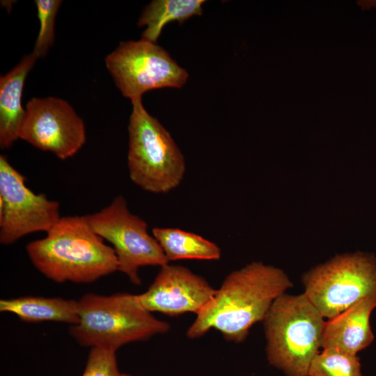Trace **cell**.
<instances>
[{
    "label": "cell",
    "instance_id": "9a60e30c",
    "mask_svg": "<svg viewBox=\"0 0 376 376\" xmlns=\"http://www.w3.org/2000/svg\"><path fill=\"white\" fill-rule=\"evenodd\" d=\"M152 235L159 244L168 261L183 259L216 260L220 248L214 242L194 233L178 228L155 227Z\"/></svg>",
    "mask_w": 376,
    "mask_h": 376
},
{
    "label": "cell",
    "instance_id": "9c48e42d",
    "mask_svg": "<svg viewBox=\"0 0 376 376\" xmlns=\"http://www.w3.org/2000/svg\"><path fill=\"white\" fill-rule=\"evenodd\" d=\"M60 219L59 203L29 189L25 177L1 155V244H11L36 232L47 233Z\"/></svg>",
    "mask_w": 376,
    "mask_h": 376
},
{
    "label": "cell",
    "instance_id": "6da1fadb",
    "mask_svg": "<svg viewBox=\"0 0 376 376\" xmlns=\"http://www.w3.org/2000/svg\"><path fill=\"white\" fill-rule=\"evenodd\" d=\"M292 286L282 269L262 262L233 271L196 314L187 336L195 339L214 329L226 340L241 343L253 324L264 321L275 299Z\"/></svg>",
    "mask_w": 376,
    "mask_h": 376
},
{
    "label": "cell",
    "instance_id": "ac0fdd59",
    "mask_svg": "<svg viewBox=\"0 0 376 376\" xmlns=\"http://www.w3.org/2000/svg\"><path fill=\"white\" fill-rule=\"evenodd\" d=\"M35 3L40 29L32 53L38 58L44 56L53 45L55 18L61 1L36 0Z\"/></svg>",
    "mask_w": 376,
    "mask_h": 376
},
{
    "label": "cell",
    "instance_id": "52a82bcc",
    "mask_svg": "<svg viewBox=\"0 0 376 376\" xmlns=\"http://www.w3.org/2000/svg\"><path fill=\"white\" fill-rule=\"evenodd\" d=\"M86 217L95 233L113 245L118 271L127 275L133 284L141 283L138 273L141 267H162L169 263L157 240L148 233L146 222L129 210L123 196Z\"/></svg>",
    "mask_w": 376,
    "mask_h": 376
},
{
    "label": "cell",
    "instance_id": "44dd1931",
    "mask_svg": "<svg viewBox=\"0 0 376 376\" xmlns=\"http://www.w3.org/2000/svg\"><path fill=\"white\" fill-rule=\"evenodd\" d=\"M120 376H132V375L125 374V373H121Z\"/></svg>",
    "mask_w": 376,
    "mask_h": 376
},
{
    "label": "cell",
    "instance_id": "e0dca14e",
    "mask_svg": "<svg viewBox=\"0 0 376 376\" xmlns=\"http://www.w3.org/2000/svg\"><path fill=\"white\" fill-rule=\"evenodd\" d=\"M308 376H363L360 359L334 350H322L313 359Z\"/></svg>",
    "mask_w": 376,
    "mask_h": 376
},
{
    "label": "cell",
    "instance_id": "7a4b0ae2",
    "mask_svg": "<svg viewBox=\"0 0 376 376\" xmlns=\"http://www.w3.org/2000/svg\"><path fill=\"white\" fill-rule=\"evenodd\" d=\"M40 240L26 246L33 266L56 283H89L118 270L113 247L91 228L86 215L61 217Z\"/></svg>",
    "mask_w": 376,
    "mask_h": 376
},
{
    "label": "cell",
    "instance_id": "30bf717a",
    "mask_svg": "<svg viewBox=\"0 0 376 376\" xmlns=\"http://www.w3.org/2000/svg\"><path fill=\"white\" fill-rule=\"evenodd\" d=\"M19 139L61 159L75 155L86 141L82 119L65 100L33 97L26 106Z\"/></svg>",
    "mask_w": 376,
    "mask_h": 376
},
{
    "label": "cell",
    "instance_id": "ba28073f",
    "mask_svg": "<svg viewBox=\"0 0 376 376\" xmlns=\"http://www.w3.org/2000/svg\"><path fill=\"white\" fill-rule=\"evenodd\" d=\"M104 61L121 93L131 101L150 90L181 88L189 77L164 49L142 38L120 42Z\"/></svg>",
    "mask_w": 376,
    "mask_h": 376
},
{
    "label": "cell",
    "instance_id": "2e32d148",
    "mask_svg": "<svg viewBox=\"0 0 376 376\" xmlns=\"http://www.w3.org/2000/svg\"><path fill=\"white\" fill-rule=\"evenodd\" d=\"M203 0H155L143 11L137 25L146 26L142 39L157 43L162 29L169 22L180 24L194 15H201Z\"/></svg>",
    "mask_w": 376,
    "mask_h": 376
},
{
    "label": "cell",
    "instance_id": "5b68a950",
    "mask_svg": "<svg viewBox=\"0 0 376 376\" xmlns=\"http://www.w3.org/2000/svg\"><path fill=\"white\" fill-rule=\"evenodd\" d=\"M131 102L127 154L130 178L147 191L167 193L182 182L185 158L170 133L146 110L141 98Z\"/></svg>",
    "mask_w": 376,
    "mask_h": 376
},
{
    "label": "cell",
    "instance_id": "5bb4252c",
    "mask_svg": "<svg viewBox=\"0 0 376 376\" xmlns=\"http://www.w3.org/2000/svg\"><path fill=\"white\" fill-rule=\"evenodd\" d=\"M0 311L12 313L32 323L53 321L74 325L79 321L78 301L61 297L24 296L1 299Z\"/></svg>",
    "mask_w": 376,
    "mask_h": 376
},
{
    "label": "cell",
    "instance_id": "7c38bea8",
    "mask_svg": "<svg viewBox=\"0 0 376 376\" xmlns=\"http://www.w3.org/2000/svg\"><path fill=\"white\" fill-rule=\"evenodd\" d=\"M376 308V297H366L325 322L322 350L357 354L374 340L370 325L371 313Z\"/></svg>",
    "mask_w": 376,
    "mask_h": 376
},
{
    "label": "cell",
    "instance_id": "277c9868",
    "mask_svg": "<svg viewBox=\"0 0 376 376\" xmlns=\"http://www.w3.org/2000/svg\"><path fill=\"white\" fill-rule=\"evenodd\" d=\"M266 355L285 376H308L322 347L324 318L304 293H283L272 304L264 321Z\"/></svg>",
    "mask_w": 376,
    "mask_h": 376
},
{
    "label": "cell",
    "instance_id": "3957f363",
    "mask_svg": "<svg viewBox=\"0 0 376 376\" xmlns=\"http://www.w3.org/2000/svg\"><path fill=\"white\" fill-rule=\"evenodd\" d=\"M79 321L70 334L84 347L116 352L123 345L168 332L169 324L155 318L139 303L136 295H84L79 300Z\"/></svg>",
    "mask_w": 376,
    "mask_h": 376
},
{
    "label": "cell",
    "instance_id": "8992f818",
    "mask_svg": "<svg viewBox=\"0 0 376 376\" xmlns=\"http://www.w3.org/2000/svg\"><path fill=\"white\" fill-rule=\"evenodd\" d=\"M304 294L324 318L331 319L368 297H376V256L337 255L302 276Z\"/></svg>",
    "mask_w": 376,
    "mask_h": 376
},
{
    "label": "cell",
    "instance_id": "d6986e66",
    "mask_svg": "<svg viewBox=\"0 0 376 376\" xmlns=\"http://www.w3.org/2000/svg\"><path fill=\"white\" fill-rule=\"evenodd\" d=\"M116 352L98 347L91 348L81 376H120Z\"/></svg>",
    "mask_w": 376,
    "mask_h": 376
},
{
    "label": "cell",
    "instance_id": "ffe728a7",
    "mask_svg": "<svg viewBox=\"0 0 376 376\" xmlns=\"http://www.w3.org/2000/svg\"><path fill=\"white\" fill-rule=\"evenodd\" d=\"M357 3L363 10H368L371 8H376V0H362L358 1Z\"/></svg>",
    "mask_w": 376,
    "mask_h": 376
},
{
    "label": "cell",
    "instance_id": "8fae6325",
    "mask_svg": "<svg viewBox=\"0 0 376 376\" xmlns=\"http://www.w3.org/2000/svg\"><path fill=\"white\" fill-rule=\"evenodd\" d=\"M216 292L201 276L182 265L166 264L160 270L148 290L136 295L145 310L169 316L185 313H199Z\"/></svg>",
    "mask_w": 376,
    "mask_h": 376
},
{
    "label": "cell",
    "instance_id": "4fadbf2b",
    "mask_svg": "<svg viewBox=\"0 0 376 376\" xmlns=\"http://www.w3.org/2000/svg\"><path fill=\"white\" fill-rule=\"evenodd\" d=\"M37 57L26 55L13 70L0 78V147L9 148L19 139L26 109L22 95L26 77Z\"/></svg>",
    "mask_w": 376,
    "mask_h": 376
}]
</instances>
